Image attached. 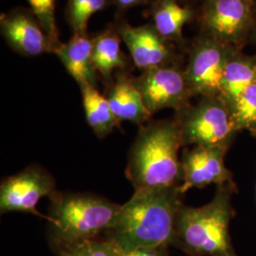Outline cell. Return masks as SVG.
I'll list each match as a JSON object with an SVG mask.
<instances>
[{
    "instance_id": "1",
    "label": "cell",
    "mask_w": 256,
    "mask_h": 256,
    "mask_svg": "<svg viewBox=\"0 0 256 256\" xmlns=\"http://www.w3.org/2000/svg\"><path fill=\"white\" fill-rule=\"evenodd\" d=\"M184 194L180 186L136 190L120 205L110 229L111 238L122 252L140 247L173 246L178 214Z\"/></svg>"
},
{
    "instance_id": "2",
    "label": "cell",
    "mask_w": 256,
    "mask_h": 256,
    "mask_svg": "<svg viewBox=\"0 0 256 256\" xmlns=\"http://www.w3.org/2000/svg\"><path fill=\"white\" fill-rule=\"evenodd\" d=\"M180 131L174 118L142 126L128 155L126 174L134 190L176 187L182 182Z\"/></svg>"
},
{
    "instance_id": "3",
    "label": "cell",
    "mask_w": 256,
    "mask_h": 256,
    "mask_svg": "<svg viewBox=\"0 0 256 256\" xmlns=\"http://www.w3.org/2000/svg\"><path fill=\"white\" fill-rule=\"evenodd\" d=\"M236 183L216 186L212 200L200 207H182L174 227V247L189 256H238L230 234L236 216L234 194Z\"/></svg>"
},
{
    "instance_id": "4",
    "label": "cell",
    "mask_w": 256,
    "mask_h": 256,
    "mask_svg": "<svg viewBox=\"0 0 256 256\" xmlns=\"http://www.w3.org/2000/svg\"><path fill=\"white\" fill-rule=\"evenodd\" d=\"M48 238L58 252L110 229L120 205L86 192H55L50 198Z\"/></svg>"
},
{
    "instance_id": "5",
    "label": "cell",
    "mask_w": 256,
    "mask_h": 256,
    "mask_svg": "<svg viewBox=\"0 0 256 256\" xmlns=\"http://www.w3.org/2000/svg\"><path fill=\"white\" fill-rule=\"evenodd\" d=\"M183 146H232L238 133L232 112L220 95L200 97L196 104L174 112Z\"/></svg>"
},
{
    "instance_id": "6",
    "label": "cell",
    "mask_w": 256,
    "mask_h": 256,
    "mask_svg": "<svg viewBox=\"0 0 256 256\" xmlns=\"http://www.w3.org/2000/svg\"><path fill=\"white\" fill-rule=\"evenodd\" d=\"M254 0H205L198 9L200 34L240 50L247 46Z\"/></svg>"
},
{
    "instance_id": "7",
    "label": "cell",
    "mask_w": 256,
    "mask_h": 256,
    "mask_svg": "<svg viewBox=\"0 0 256 256\" xmlns=\"http://www.w3.org/2000/svg\"><path fill=\"white\" fill-rule=\"evenodd\" d=\"M236 50L200 32L192 39L183 70L194 97L220 95L225 66Z\"/></svg>"
},
{
    "instance_id": "8",
    "label": "cell",
    "mask_w": 256,
    "mask_h": 256,
    "mask_svg": "<svg viewBox=\"0 0 256 256\" xmlns=\"http://www.w3.org/2000/svg\"><path fill=\"white\" fill-rule=\"evenodd\" d=\"M133 82L152 115L164 110H174L176 112L192 104L194 95L180 64L142 72L137 78H133Z\"/></svg>"
},
{
    "instance_id": "9",
    "label": "cell",
    "mask_w": 256,
    "mask_h": 256,
    "mask_svg": "<svg viewBox=\"0 0 256 256\" xmlns=\"http://www.w3.org/2000/svg\"><path fill=\"white\" fill-rule=\"evenodd\" d=\"M56 191L54 176L38 165L28 166L18 174L6 178L0 185V212H25L46 218L36 210L42 198H50Z\"/></svg>"
},
{
    "instance_id": "10",
    "label": "cell",
    "mask_w": 256,
    "mask_h": 256,
    "mask_svg": "<svg viewBox=\"0 0 256 256\" xmlns=\"http://www.w3.org/2000/svg\"><path fill=\"white\" fill-rule=\"evenodd\" d=\"M230 148L227 146H192L183 151L180 158L182 182L180 192L186 194L192 188H205L234 183V173L225 164V156Z\"/></svg>"
},
{
    "instance_id": "11",
    "label": "cell",
    "mask_w": 256,
    "mask_h": 256,
    "mask_svg": "<svg viewBox=\"0 0 256 256\" xmlns=\"http://www.w3.org/2000/svg\"><path fill=\"white\" fill-rule=\"evenodd\" d=\"M117 30L128 46L134 64L142 72L180 64L182 61L176 45L162 36L151 22L138 27L124 22L117 27Z\"/></svg>"
},
{
    "instance_id": "12",
    "label": "cell",
    "mask_w": 256,
    "mask_h": 256,
    "mask_svg": "<svg viewBox=\"0 0 256 256\" xmlns=\"http://www.w3.org/2000/svg\"><path fill=\"white\" fill-rule=\"evenodd\" d=\"M0 32L10 48L24 56L54 54L58 48L30 8L18 7L1 14Z\"/></svg>"
},
{
    "instance_id": "13",
    "label": "cell",
    "mask_w": 256,
    "mask_h": 256,
    "mask_svg": "<svg viewBox=\"0 0 256 256\" xmlns=\"http://www.w3.org/2000/svg\"><path fill=\"white\" fill-rule=\"evenodd\" d=\"M198 10L183 5L180 0H153L150 8L151 23L158 32L186 52L184 27L196 21Z\"/></svg>"
},
{
    "instance_id": "14",
    "label": "cell",
    "mask_w": 256,
    "mask_h": 256,
    "mask_svg": "<svg viewBox=\"0 0 256 256\" xmlns=\"http://www.w3.org/2000/svg\"><path fill=\"white\" fill-rule=\"evenodd\" d=\"M116 118L138 126L150 122L152 114L147 110L142 95L128 74H117L115 82L110 84L106 95Z\"/></svg>"
},
{
    "instance_id": "15",
    "label": "cell",
    "mask_w": 256,
    "mask_h": 256,
    "mask_svg": "<svg viewBox=\"0 0 256 256\" xmlns=\"http://www.w3.org/2000/svg\"><path fill=\"white\" fill-rule=\"evenodd\" d=\"M256 81V55L236 50L226 64L221 82L220 96L232 113L248 88Z\"/></svg>"
},
{
    "instance_id": "16",
    "label": "cell",
    "mask_w": 256,
    "mask_h": 256,
    "mask_svg": "<svg viewBox=\"0 0 256 256\" xmlns=\"http://www.w3.org/2000/svg\"><path fill=\"white\" fill-rule=\"evenodd\" d=\"M54 54L79 86H96L98 74L92 63V38L74 34L66 43L58 46Z\"/></svg>"
},
{
    "instance_id": "17",
    "label": "cell",
    "mask_w": 256,
    "mask_h": 256,
    "mask_svg": "<svg viewBox=\"0 0 256 256\" xmlns=\"http://www.w3.org/2000/svg\"><path fill=\"white\" fill-rule=\"evenodd\" d=\"M117 28L113 27L92 38V63L97 74L106 80H110L116 70H122L126 64Z\"/></svg>"
},
{
    "instance_id": "18",
    "label": "cell",
    "mask_w": 256,
    "mask_h": 256,
    "mask_svg": "<svg viewBox=\"0 0 256 256\" xmlns=\"http://www.w3.org/2000/svg\"><path fill=\"white\" fill-rule=\"evenodd\" d=\"M79 88L88 124L97 137L104 138L115 128H120V122L114 115L106 97L102 95L96 86L86 84Z\"/></svg>"
},
{
    "instance_id": "19",
    "label": "cell",
    "mask_w": 256,
    "mask_h": 256,
    "mask_svg": "<svg viewBox=\"0 0 256 256\" xmlns=\"http://www.w3.org/2000/svg\"><path fill=\"white\" fill-rule=\"evenodd\" d=\"M236 131H248L256 137V81L252 82L240 97L232 113Z\"/></svg>"
},
{
    "instance_id": "20",
    "label": "cell",
    "mask_w": 256,
    "mask_h": 256,
    "mask_svg": "<svg viewBox=\"0 0 256 256\" xmlns=\"http://www.w3.org/2000/svg\"><path fill=\"white\" fill-rule=\"evenodd\" d=\"M108 5V0H68V19L75 34H88L92 16Z\"/></svg>"
},
{
    "instance_id": "21",
    "label": "cell",
    "mask_w": 256,
    "mask_h": 256,
    "mask_svg": "<svg viewBox=\"0 0 256 256\" xmlns=\"http://www.w3.org/2000/svg\"><path fill=\"white\" fill-rule=\"evenodd\" d=\"M58 256H120L122 250L110 238H92L57 252Z\"/></svg>"
},
{
    "instance_id": "22",
    "label": "cell",
    "mask_w": 256,
    "mask_h": 256,
    "mask_svg": "<svg viewBox=\"0 0 256 256\" xmlns=\"http://www.w3.org/2000/svg\"><path fill=\"white\" fill-rule=\"evenodd\" d=\"M30 9L32 10L48 36L58 46L62 42L59 40L58 28L55 19L56 0H27Z\"/></svg>"
},
{
    "instance_id": "23",
    "label": "cell",
    "mask_w": 256,
    "mask_h": 256,
    "mask_svg": "<svg viewBox=\"0 0 256 256\" xmlns=\"http://www.w3.org/2000/svg\"><path fill=\"white\" fill-rule=\"evenodd\" d=\"M168 247L164 245L137 248L128 252H122L120 256H169Z\"/></svg>"
},
{
    "instance_id": "24",
    "label": "cell",
    "mask_w": 256,
    "mask_h": 256,
    "mask_svg": "<svg viewBox=\"0 0 256 256\" xmlns=\"http://www.w3.org/2000/svg\"><path fill=\"white\" fill-rule=\"evenodd\" d=\"M247 46H250L252 50V54L256 55V0H254V23L252 28L248 36Z\"/></svg>"
},
{
    "instance_id": "25",
    "label": "cell",
    "mask_w": 256,
    "mask_h": 256,
    "mask_svg": "<svg viewBox=\"0 0 256 256\" xmlns=\"http://www.w3.org/2000/svg\"><path fill=\"white\" fill-rule=\"evenodd\" d=\"M146 0H116L117 5L120 9L128 10L133 7H136L138 5L144 4Z\"/></svg>"
},
{
    "instance_id": "26",
    "label": "cell",
    "mask_w": 256,
    "mask_h": 256,
    "mask_svg": "<svg viewBox=\"0 0 256 256\" xmlns=\"http://www.w3.org/2000/svg\"><path fill=\"white\" fill-rule=\"evenodd\" d=\"M183 5L192 7L194 9L198 10L205 0H180Z\"/></svg>"
},
{
    "instance_id": "27",
    "label": "cell",
    "mask_w": 256,
    "mask_h": 256,
    "mask_svg": "<svg viewBox=\"0 0 256 256\" xmlns=\"http://www.w3.org/2000/svg\"></svg>"
}]
</instances>
